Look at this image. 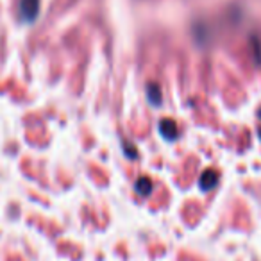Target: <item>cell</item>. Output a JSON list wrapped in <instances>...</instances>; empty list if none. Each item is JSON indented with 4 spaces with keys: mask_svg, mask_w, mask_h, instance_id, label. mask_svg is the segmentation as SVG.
I'll use <instances>...</instances> for the list:
<instances>
[{
    "mask_svg": "<svg viewBox=\"0 0 261 261\" xmlns=\"http://www.w3.org/2000/svg\"><path fill=\"white\" fill-rule=\"evenodd\" d=\"M160 130L167 140H174L177 136V125L174 123V120H168V118L163 120L160 123Z\"/></svg>",
    "mask_w": 261,
    "mask_h": 261,
    "instance_id": "cell-3",
    "label": "cell"
},
{
    "mask_svg": "<svg viewBox=\"0 0 261 261\" xmlns=\"http://www.w3.org/2000/svg\"><path fill=\"white\" fill-rule=\"evenodd\" d=\"M218 182V175L215 170H211V168H207L206 172H202V175H200V190L202 192H210V190H213L215 186H217Z\"/></svg>",
    "mask_w": 261,
    "mask_h": 261,
    "instance_id": "cell-2",
    "label": "cell"
},
{
    "mask_svg": "<svg viewBox=\"0 0 261 261\" xmlns=\"http://www.w3.org/2000/svg\"><path fill=\"white\" fill-rule=\"evenodd\" d=\"M149 100L150 104H160L161 102V90L156 84H149Z\"/></svg>",
    "mask_w": 261,
    "mask_h": 261,
    "instance_id": "cell-5",
    "label": "cell"
},
{
    "mask_svg": "<svg viewBox=\"0 0 261 261\" xmlns=\"http://www.w3.org/2000/svg\"><path fill=\"white\" fill-rule=\"evenodd\" d=\"M40 13V0H20L18 15L22 22H34Z\"/></svg>",
    "mask_w": 261,
    "mask_h": 261,
    "instance_id": "cell-1",
    "label": "cell"
},
{
    "mask_svg": "<svg viewBox=\"0 0 261 261\" xmlns=\"http://www.w3.org/2000/svg\"><path fill=\"white\" fill-rule=\"evenodd\" d=\"M136 192H138V195H150V192H152V181L149 177H142L136 182Z\"/></svg>",
    "mask_w": 261,
    "mask_h": 261,
    "instance_id": "cell-4",
    "label": "cell"
},
{
    "mask_svg": "<svg viewBox=\"0 0 261 261\" xmlns=\"http://www.w3.org/2000/svg\"><path fill=\"white\" fill-rule=\"evenodd\" d=\"M259 136H261V129H259Z\"/></svg>",
    "mask_w": 261,
    "mask_h": 261,
    "instance_id": "cell-6",
    "label": "cell"
}]
</instances>
